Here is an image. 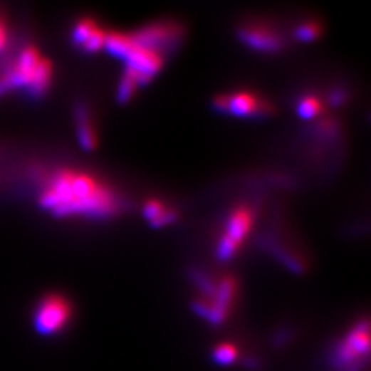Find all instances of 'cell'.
<instances>
[{"mask_svg":"<svg viewBox=\"0 0 371 371\" xmlns=\"http://www.w3.org/2000/svg\"><path fill=\"white\" fill-rule=\"evenodd\" d=\"M40 207L56 217L109 219L121 209L117 194L95 176L59 169L44 182Z\"/></svg>","mask_w":371,"mask_h":371,"instance_id":"6da1fadb","label":"cell"},{"mask_svg":"<svg viewBox=\"0 0 371 371\" xmlns=\"http://www.w3.org/2000/svg\"><path fill=\"white\" fill-rule=\"evenodd\" d=\"M182 35L174 23H155L134 35L106 33V51L125 63V76L145 85L156 76L164 65V56Z\"/></svg>","mask_w":371,"mask_h":371,"instance_id":"7a4b0ae2","label":"cell"},{"mask_svg":"<svg viewBox=\"0 0 371 371\" xmlns=\"http://www.w3.org/2000/svg\"><path fill=\"white\" fill-rule=\"evenodd\" d=\"M53 68L33 47L23 48L10 70L0 78V94L11 88H23L32 97H41L50 87Z\"/></svg>","mask_w":371,"mask_h":371,"instance_id":"3957f363","label":"cell"},{"mask_svg":"<svg viewBox=\"0 0 371 371\" xmlns=\"http://www.w3.org/2000/svg\"><path fill=\"white\" fill-rule=\"evenodd\" d=\"M72 318L70 303L58 294L44 297L32 318L35 332L43 337H51L62 332Z\"/></svg>","mask_w":371,"mask_h":371,"instance_id":"277c9868","label":"cell"},{"mask_svg":"<svg viewBox=\"0 0 371 371\" xmlns=\"http://www.w3.org/2000/svg\"><path fill=\"white\" fill-rule=\"evenodd\" d=\"M252 224L254 214L248 207H238L230 214L216 248V256L219 260L227 261L234 257L251 233Z\"/></svg>","mask_w":371,"mask_h":371,"instance_id":"5b68a950","label":"cell"},{"mask_svg":"<svg viewBox=\"0 0 371 371\" xmlns=\"http://www.w3.org/2000/svg\"><path fill=\"white\" fill-rule=\"evenodd\" d=\"M369 323H359L347 337L345 341L334 352L333 362L343 371H357L360 369L362 357L369 353L370 348Z\"/></svg>","mask_w":371,"mask_h":371,"instance_id":"8992f818","label":"cell"},{"mask_svg":"<svg viewBox=\"0 0 371 371\" xmlns=\"http://www.w3.org/2000/svg\"><path fill=\"white\" fill-rule=\"evenodd\" d=\"M236 294V282L234 278L227 276L217 282L216 293L211 300H198L193 307L199 316L208 319L212 325H220L234 301Z\"/></svg>","mask_w":371,"mask_h":371,"instance_id":"52a82bcc","label":"cell"},{"mask_svg":"<svg viewBox=\"0 0 371 371\" xmlns=\"http://www.w3.org/2000/svg\"><path fill=\"white\" fill-rule=\"evenodd\" d=\"M215 106L220 112L241 118L258 117L271 112L267 102L251 93H234L219 97L215 100Z\"/></svg>","mask_w":371,"mask_h":371,"instance_id":"ba28073f","label":"cell"},{"mask_svg":"<svg viewBox=\"0 0 371 371\" xmlns=\"http://www.w3.org/2000/svg\"><path fill=\"white\" fill-rule=\"evenodd\" d=\"M239 40L251 47L252 50L260 53H276L282 48L283 41L266 26H245L238 32Z\"/></svg>","mask_w":371,"mask_h":371,"instance_id":"9c48e42d","label":"cell"},{"mask_svg":"<svg viewBox=\"0 0 371 371\" xmlns=\"http://www.w3.org/2000/svg\"><path fill=\"white\" fill-rule=\"evenodd\" d=\"M73 41L87 53H97L105 46L106 33L91 20H83L73 29Z\"/></svg>","mask_w":371,"mask_h":371,"instance_id":"30bf717a","label":"cell"},{"mask_svg":"<svg viewBox=\"0 0 371 371\" xmlns=\"http://www.w3.org/2000/svg\"><path fill=\"white\" fill-rule=\"evenodd\" d=\"M76 121H78V139L80 146L84 150H93L97 145L95 131L91 122V117L88 109L85 106L78 105L76 108Z\"/></svg>","mask_w":371,"mask_h":371,"instance_id":"8fae6325","label":"cell"},{"mask_svg":"<svg viewBox=\"0 0 371 371\" xmlns=\"http://www.w3.org/2000/svg\"><path fill=\"white\" fill-rule=\"evenodd\" d=\"M143 217L155 227L161 229L176 220V214L158 199H150L143 207Z\"/></svg>","mask_w":371,"mask_h":371,"instance_id":"7c38bea8","label":"cell"},{"mask_svg":"<svg viewBox=\"0 0 371 371\" xmlns=\"http://www.w3.org/2000/svg\"><path fill=\"white\" fill-rule=\"evenodd\" d=\"M322 110L319 99L315 97H305L297 103V115L298 117L308 121L316 117Z\"/></svg>","mask_w":371,"mask_h":371,"instance_id":"4fadbf2b","label":"cell"},{"mask_svg":"<svg viewBox=\"0 0 371 371\" xmlns=\"http://www.w3.org/2000/svg\"><path fill=\"white\" fill-rule=\"evenodd\" d=\"M137 83L128 76H122L120 84H118L117 100L120 103H127L130 99L132 98L134 93L137 91Z\"/></svg>","mask_w":371,"mask_h":371,"instance_id":"5bb4252c","label":"cell"},{"mask_svg":"<svg viewBox=\"0 0 371 371\" xmlns=\"http://www.w3.org/2000/svg\"><path fill=\"white\" fill-rule=\"evenodd\" d=\"M319 33H320V29L313 22H307V23H303V25L297 26V29L294 32L296 38L300 40V41H303V43L313 41L319 36Z\"/></svg>","mask_w":371,"mask_h":371,"instance_id":"9a60e30c","label":"cell"},{"mask_svg":"<svg viewBox=\"0 0 371 371\" xmlns=\"http://www.w3.org/2000/svg\"><path fill=\"white\" fill-rule=\"evenodd\" d=\"M236 357V350L233 345L223 344L216 348L214 352V359L219 365H231Z\"/></svg>","mask_w":371,"mask_h":371,"instance_id":"2e32d148","label":"cell"},{"mask_svg":"<svg viewBox=\"0 0 371 371\" xmlns=\"http://www.w3.org/2000/svg\"><path fill=\"white\" fill-rule=\"evenodd\" d=\"M6 44H7V32H6L4 25L0 21V53L4 50Z\"/></svg>","mask_w":371,"mask_h":371,"instance_id":"e0dca14e","label":"cell"},{"mask_svg":"<svg viewBox=\"0 0 371 371\" xmlns=\"http://www.w3.org/2000/svg\"><path fill=\"white\" fill-rule=\"evenodd\" d=\"M344 100V94L343 93H340V91H335V93H333L332 95H330V102H332L333 105H340L341 102Z\"/></svg>","mask_w":371,"mask_h":371,"instance_id":"ac0fdd59","label":"cell"}]
</instances>
